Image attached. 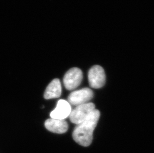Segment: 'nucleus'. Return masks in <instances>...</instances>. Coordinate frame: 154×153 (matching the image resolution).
<instances>
[{
	"label": "nucleus",
	"instance_id": "obj_1",
	"mask_svg": "<svg viewBox=\"0 0 154 153\" xmlns=\"http://www.w3.org/2000/svg\"><path fill=\"white\" fill-rule=\"evenodd\" d=\"M100 116L98 110H95L85 120L75 127L72 133L73 138L79 145L88 147L93 140V133Z\"/></svg>",
	"mask_w": 154,
	"mask_h": 153
},
{
	"label": "nucleus",
	"instance_id": "obj_2",
	"mask_svg": "<svg viewBox=\"0 0 154 153\" xmlns=\"http://www.w3.org/2000/svg\"><path fill=\"white\" fill-rule=\"evenodd\" d=\"M94 104L86 103L79 105L72 110L70 114L69 119L71 122L79 125L85 120L87 117L95 110Z\"/></svg>",
	"mask_w": 154,
	"mask_h": 153
},
{
	"label": "nucleus",
	"instance_id": "obj_3",
	"mask_svg": "<svg viewBox=\"0 0 154 153\" xmlns=\"http://www.w3.org/2000/svg\"><path fill=\"white\" fill-rule=\"evenodd\" d=\"M83 79L82 70L77 68H71L67 71L63 78L64 87L67 90H74L80 85Z\"/></svg>",
	"mask_w": 154,
	"mask_h": 153
},
{
	"label": "nucleus",
	"instance_id": "obj_4",
	"mask_svg": "<svg viewBox=\"0 0 154 153\" xmlns=\"http://www.w3.org/2000/svg\"><path fill=\"white\" fill-rule=\"evenodd\" d=\"M89 83L90 87L99 88L104 86L106 82V76L103 68L99 65L92 67L89 71Z\"/></svg>",
	"mask_w": 154,
	"mask_h": 153
},
{
	"label": "nucleus",
	"instance_id": "obj_5",
	"mask_svg": "<svg viewBox=\"0 0 154 153\" xmlns=\"http://www.w3.org/2000/svg\"><path fill=\"white\" fill-rule=\"evenodd\" d=\"M93 97L91 89L84 88L71 92L68 97V102L73 106H78L88 103Z\"/></svg>",
	"mask_w": 154,
	"mask_h": 153
},
{
	"label": "nucleus",
	"instance_id": "obj_6",
	"mask_svg": "<svg viewBox=\"0 0 154 153\" xmlns=\"http://www.w3.org/2000/svg\"><path fill=\"white\" fill-rule=\"evenodd\" d=\"M71 111L69 103L66 100H60L57 103L56 108L50 113V116L51 118L64 120L69 116Z\"/></svg>",
	"mask_w": 154,
	"mask_h": 153
},
{
	"label": "nucleus",
	"instance_id": "obj_7",
	"mask_svg": "<svg viewBox=\"0 0 154 153\" xmlns=\"http://www.w3.org/2000/svg\"><path fill=\"white\" fill-rule=\"evenodd\" d=\"M45 126L47 130L57 134L64 133L69 128V125L66 121L55 119H47L45 122Z\"/></svg>",
	"mask_w": 154,
	"mask_h": 153
},
{
	"label": "nucleus",
	"instance_id": "obj_8",
	"mask_svg": "<svg viewBox=\"0 0 154 153\" xmlns=\"http://www.w3.org/2000/svg\"><path fill=\"white\" fill-rule=\"evenodd\" d=\"M62 92L61 85L58 79L53 80L48 86L44 93V98L46 100L58 98Z\"/></svg>",
	"mask_w": 154,
	"mask_h": 153
}]
</instances>
